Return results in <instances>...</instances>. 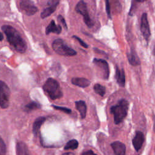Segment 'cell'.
Returning a JSON list of instances; mask_svg holds the SVG:
<instances>
[{
	"mask_svg": "<svg viewBox=\"0 0 155 155\" xmlns=\"http://www.w3.org/2000/svg\"><path fill=\"white\" fill-rule=\"evenodd\" d=\"M9 44L18 51L23 53L26 51L27 44L19 33L12 26L4 25L1 27Z\"/></svg>",
	"mask_w": 155,
	"mask_h": 155,
	"instance_id": "1",
	"label": "cell"
},
{
	"mask_svg": "<svg viewBox=\"0 0 155 155\" xmlns=\"http://www.w3.org/2000/svg\"><path fill=\"white\" fill-rule=\"evenodd\" d=\"M128 110V102L124 99H120L117 104L111 107L110 112L114 116L115 124L121 123L127 116Z\"/></svg>",
	"mask_w": 155,
	"mask_h": 155,
	"instance_id": "2",
	"label": "cell"
},
{
	"mask_svg": "<svg viewBox=\"0 0 155 155\" xmlns=\"http://www.w3.org/2000/svg\"><path fill=\"white\" fill-rule=\"evenodd\" d=\"M43 89L49 97L53 100L61 98L63 95L58 82L53 78H48L45 81Z\"/></svg>",
	"mask_w": 155,
	"mask_h": 155,
	"instance_id": "3",
	"label": "cell"
},
{
	"mask_svg": "<svg viewBox=\"0 0 155 155\" xmlns=\"http://www.w3.org/2000/svg\"><path fill=\"white\" fill-rule=\"evenodd\" d=\"M52 48L58 54L65 56H73L76 54V51L66 45L61 39H55L52 44Z\"/></svg>",
	"mask_w": 155,
	"mask_h": 155,
	"instance_id": "4",
	"label": "cell"
},
{
	"mask_svg": "<svg viewBox=\"0 0 155 155\" xmlns=\"http://www.w3.org/2000/svg\"><path fill=\"white\" fill-rule=\"evenodd\" d=\"M75 10L83 16L84 21L87 27L90 28L93 26L94 23L89 16L87 4L83 0H81L78 2L75 7Z\"/></svg>",
	"mask_w": 155,
	"mask_h": 155,
	"instance_id": "5",
	"label": "cell"
},
{
	"mask_svg": "<svg viewBox=\"0 0 155 155\" xmlns=\"http://www.w3.org/2000/svg\"><path fill=\"white\" fill-rule=\"evenodd\" d=\"M10 91L8 85L2 81H0V107L7 108L10 103Z\"/></svg>",
	"mask_w": 155,
	"mask_h": 155,
	"instance_id": "6",
	"label": "cell"
},
{
	"mask_svg": "<svg viewBox=\"0 0 155 155\" xmlns=\"http://www.w3.org/2000/svg\"><path fill=\"white\" fill-rule=\"evenodd\" d=\"M20 9L27 15L31 16L38 12V8L31 0H20Z\"/></svg>",
	"mask_w": 155,
	"mask_h": 155,
	"instance_id": "7",
	"label": "cell"
},
{
	"mask_svg": "<svg viewBox=\"0 0 155 155\" xmlns=\"http://www.w3.org/2000/svg\"><path fill=\"white\" fill-rule=\"evenodd\" d=\"M93 63L101 69V71L102 73V78L104 79H108L109 77L110 71L107 62L102 59L94 58L93 59Z\"/></svg>",
	"mask_w": 155,
	"mask_h": 155,
	"instance_id": "8",
	"label": "cell"
},
{
	"mask_svg": "<svg viewBox=\"0 0 155 155\" xmlns=\"http://www.w3.org/2000/svg\"><path fill=\"white\" fill-rule=\"evenodd\" d=\"M140 31L141 33L146 41H148L150 36V26L147 19V13H144L142 15L141 23H140Z\"/></svg>",
	"mask_w": 155,
	"mask_h": 155,
	"instance_id": "9",
	"label": "cell"
},
{
	"mask_svg": "<svg viewBox=\"0 0 155 155\" xmlns=\"http://www.w3.org/2000/svg\"><path fill=\"white\" fill-rule=\"evenodd\" d=\"M143 140L144 139H143V133L140 131H137L132 140L133 145L136 151H139L143 145Z\"/></svg>",
	"mask_w": 155,
	"mask_h": 155,
	"instance_id": "10",
	"label": "cell"
},
{
	"mask_svg": "<svg viewBox=\"0 0 155 155\" xmlns=\"http://www.w3.org/2000/svg\"><path fill=\"white\" fill-rule=\"evenodd\" d=\"M114 155H125V145L120 141H115L111 144Z\"/></svg>",
	"mask_w": 155,
	"mask_h": 155,
	"instance_id": "11",
	"label": "cell"
},
{
	"mask_svg": "<svg viewBox=\"0 0 155 155\" xmlns=\"http://www.w3.org/2000/svg\"><path fill=\"white\" fill-rule=\"evenodd\" d=\"M62 31V28L60 25H56L54 20H52L45 29V33L47 35L50 33H54L56 34H59Z\"/></svg>",
	"mask_w": 155,
	"mask_h": 155,
	"instance_id": "12",
	"label": "cell"
},
{
	"mask_svg": "<svg viewBox=\"0 0 155 155\" xmlns=\"http://www.w3.org/2000/svg\"><path fill=\"white\" fill-rule=\"evenodd\" d=\"M71 83L79 87L85 88L90 85V81L84 78H73L71 79Z\"/></svg>",
	"mask_w": 155,
	"mask_h": 155,
	"instance_id": "13",
	"label": "cell"
},
{
	"mask_svg": "<svg viewBox=\"0 0 155 155\" xmlns=\"http://www.w3.org/2000/svg\"><path fill=\"white\" fill-rule=\"evenodd\" d=\"M127 58L129 63L133 66H137L140 64L139 58L134 50H131L127 53Z\"/></svg>",
	"mask_w": 155,
	"mask_h": 155,
	"instance_id": "14",
	"label": "cell"
},
{
	"mask_svg": "<svg viewBox=\"0 0 155 155\" xmlns=\"http://www.w3.org/2000/svg\"><path fill=\"white\" fill-rule=\"evenodd\" d=\"M75 105L76 109L79 112L81 116L82 119L85 118L87 113V105L84 101H78L75 102Z\"/></svg>",
	"mask_w": 155,
	"mask_h": 155,
	"instance_id": "15",
	"label": "cell"
},
{
	"mask_svg": "<svg viewBox=\"0 0 155 155\" xmlns=\"http://www.w3.org/2000/svg\"><path fill=\"white\" fill-rule=\"evenodd\" d=\"M16 154L17 155H30L29 150L25 143L19 142L16 144Z\"/></svg>",
	"mask_w": 155,
	"mask_h": 155,
	"instance_id": "16",
	"label": "cell"
},
{
	"mask_svg": "<svg viewBox=\"0 0 155 155\" xmlns=\"http://www.w3.org/2000/svg\"><path fill=\"white\" fill-rule=\"evenodd\" d=\"M116 79L117 80V84L120 87H124L125 85V72L124 69H119L116 68Z\"/></svg>",
	"mask_w": 155,
	"mask_h": 155,
	"instance_id": "17",
	"label": "cell"
},
{
	"mask_svg": "<svg viewBox=\"0 0 155 155\" xmlns=\"http://www.w3.org/2000/svg\"><path fill=\"white\" fill-rule=\"evenodd\" d=\"M45 120V118L44 117H38L33 123V131L35 134H37L39 132L40 128L42 124Z\"/></svg>",
	"mask_w": 155,
	"mask_h": 155,
	"instance_id": "18",
	"label": "cell"
},
{
	"mask_svg": "<svg viewBox=\"0 0 155 155\" xmlns=\"http://www.w3.org/2000/svg\"><path fill=\"white\" fill-rule=\"evenodd\" d=\"M56 9V7L54 6H48L47 8L44 9V10L41 13V17L42 19L46 18L50 16Z\"/></svg>",
	"mask_w": 155,
	"mask_h": 155,
	"instance_id": "19",
	"label": "cell"
},
{
	"mask_svg": "<svg viewBox=\"0 0 155 155\" xmlns=\"http://www.w3.org/2000/svg\"><path fill=\"white\" fill-rule=\"evenodd\" d=\"M94 88V91L96 93H97V94L101 96H104L105 94V87L103 85H102L101 84H96L94 85L93 87Z\"/></svg>",
	"mask_w": 155,
	"mask_h": 155,
	"instance_id": "20",
	"label": "cell"
},
{
	"mask_svg": "<svg viewBox=\"0 0 155 155\" xmlns=\"http://www.w3.org/2000/svg\"><path fill=\"white\" fill-rule=\"evenodd\" d=\"M79 143L75 139L69 140L64 147V150H75L78 147Z\"/></svg>",
	"mask_w": 155,
	"mask_h": 155,
	"instance_id": "21",
	"label": "cell"
},
{
	"mask_svg": "<svg viewBox=\"0 0 155 155\" xmlns=\"http://www.w3.org/2000/svg\"><path fill=\"white\" fill-rule=\"evenodd\" d=\"M40 108V105L36 102H31L25 106V110L27 111H30L31 110L38 109Z\"/></svg>",
	"mask_w": 155,
	"mask_h": 155,
	"instance_id": "22",
	"label": "cell"
},
{
	"mask_svg": "<svg viewBox=\"0 0 155 155\" xmlns=\"http://www.w3.org/2000/svg\"><path fill=\"white\" fill-rule=\"evenodd\" d=\"M6 154V147L2 139L0 137V155Z\"/></svg>",
	"mask_w": 155,
	"mask_h": 155,
	"instance_id": "23",
	"label": "cell"
},
{
	"mask_svg": "<svg viewBox=\"0 0 155 155\" xmlns=\"http://www.w3.org/2000/svg\"><path fill=\"white\" fill-rule=\"evenodd\" d=\"M111 3H110V5H114L113 6L114 10H116L117 12H119V10H120L121 6H120V4L119 3V0H111Z\"/></svg>",
	"mask_w": 155,
	"mask_h": 155,
	"instance_id": "24",
	"label": "cell"
},
{
	"mask_svg": "<svg viewBox=\"0 0 155 155\" xmlns=\"http://www.w3.org/2000/svg\"><path fill=\"white\" fill-rule=\"evenodd\" d=\"M53 107L56 109V110H58L60 111H62L64 113H66L67 114H70L71 113V110L70 108H65V107H59V106H56V105H53Z\"/></svg>",
	"mask_w": 155,
	"mask_h": 155,
	"instance_id": "25",
	"label": "cell"
},
{
	"mask_svg": "<svg viewBox=\"0 0 155 155\" xmlns=\"http://www.w3.org/2000/svg\"><path fill=\"white\" fill-rule=\"evenodd\" d=\"M105 8H106V12L108 15V18H111V9H110V4L109 0H105Z\"/></svg>",
	"mask_w": 155,
	"mask_h": 155,
	"instance_id": "26",
	"label": "cell"
},
{
	"mask_svg": "<svg viewBox=\"0 0 155 155\" xmlns=\"http://www.w3.org/2000/svg\"><path fill=\"white\" fill-rule=\"evenodd\" d=\"M60 0H48L47 2L48 6H54L56 7L58 5Z\"/></svg>",
	"mask_w": 155,
	"mask_h": 155,
	"instance_id": "27",
	"label": "cell"
},
{
	"mask_svg": "<svg viewBox=\"0 0 155 155\" xmlns=\"http://www.w3.org/2000/svg\"><path fill=\"white\" fill-rule=\"evenodd\" d=\"M58 21L63 25V27H64L65 29H67V26L65 21V19H64V18H63L62 16L59 15V16H58Z\"/></svg>",
	"mask_w": 155,
	"mask_h": 155,
	"instance_id": "28",
	"label": "cell"
},
{
	"mask_svg": "<svg viewBox=\"0 0 155 155\" xmlns=\"http://www.w3.org/2000/svg\"><path fill=\"white\" fill-rule=\"evenodd\" d=\"M74 39H76L78 42H79V43L83 47H85V48H88V45L85 42H84L81 38H79V37H78V36H73Z\"/></svg>",
	"mask_w": 155,
	"mask_h": 155,
	"instance_id": "29",
	"label": "cell"
},
{
	"mask_svg": "<svg viewBox=\"0 0 155 155\" xmlns=\"http://www.w3.org/2000/svg\"><path fill=\"white\" fill-rule=\"evenodd\" d=\"M81 155H96L92 150H87L82 153Z\"/></svg>",
	"mask_w": 155,
	"mask_h": 155,
	"instance_id": "30",
	"label": "cell"
},
{
	"mask_svg": "<svg viewBox=\"0 0 155 155\" xmlns=\"http://www.w3.org/2000/svg\"><path fill=\"white\" fill-rule=\"evenodd\" d=\"M62 155H75L74 153H70V152H68V153H64L63 154H62Z\"/></svg>",
	"mask_w": 155,
	"mask_h": 155,
	"instance_id": "31",
	"label": "cell"
},
{
	"mask_svg": "<svg viewBox=\"0 0 155 155\" xmlns=\"http://www.w3.org/2000/svg\"><path fill=\"white\" fill-rule=\"evenodd\" d=\"M3 39H4V36H3L2 33L0 32V41H1Z\"/></svg>",
	"mask_w": 155,
	"mask_h": 155,
	"instance_id": "32",
	"label": "cell"
},
{
	"mask_svg": "<svg viewBox=\"0 0 155 155\" xmlns=\"http://www.w3.org/2000/svg\"><path fill=\"white\" fill-rule=\"evenodd\" d=\"M134 1H135L136 2H144L146 0H134Z\"/></svg>",
	"mask_w": 155,
	"mask_h": 155,
	"instance_id": "33",
	"label": "cell"
},
{
	"mask_svg": "<svg viewBox=\"0 0 155 155\" xmlns=\"http://www.w3.org/2000/svg\"><path fill=\"white\" fill-rule=\"evenodd\" d=\"M154 55H155V50H154Z\"/></svg>",
	"mask_w": 155,
	"mask_h": 155,
	"instance_id": "34",
	"label": "cell"
}]
</instances>
